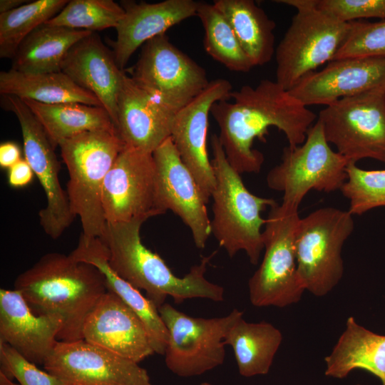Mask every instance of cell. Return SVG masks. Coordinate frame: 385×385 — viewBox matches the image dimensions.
Here are the masks:
<instances>
[{"label":"cell","instance_id":"f546056e","mask_svg":"<svg viewBox=\"0 0 385 385\" xmlns=\"http://www.w3.org/2000/svg\"><path fill=\"white\" fill-rule=\"evenodd\" d=\"M22 100L39 121L55 148L63 140L84 132H117L108 113L102 106L78 103L46 104Z\"/></svg>","mask_w":385,"mask_h":385},{"label":"cell","instance_id":"f1b7e54d","mask_svg":"<svg viewBox=\"0 0 385 385\" xmlns=\"http://www.w3.org/2000/svg\"><path fill=\"white\" fill-rule=\"evenodd\" d=\"M282 341L281 332L272 324L248 322L242 315L230 328L224 343L232 346L240 375L252 377L269 372Z\"/></svg>","mask_w":385,"mask_h":385},{"label":"cell","instance_id":"277c9868","mask_svg":"<svg viewBox=\"0 0 385 385\" xmlns=\"http://www.w3.org/2000/svg\"><path fill=\"white\" fill-rule=\"evenodd\" d=\"M210 140L215 177L211 234L230 257L244 251L255 265L264 250L262 227L266 219L261 214L276 201L252 194L228 162L218 135L212 134Z\"/></svg>","mask_w":385,"mask_h":385},{"label":"cell","instance_id":"d590c367","mask_svg":"<svg viewBox=\"0 0 385 385\" xmlns=\"http://www.w3.org/2000/svg\"><path fill=\"white\" fill-rule=\"evenodd\" d=\"M1 370L20 385H67L57 376L41 370L8 344L0 340Z\"/></svg>","mask_w":385,"mask_h":385},{"label":"cell","instance_id":"d6986e66","mask_svg":"<svg viewBox=\"0 0 385 385\" xmlns=\"http://www.w3.org/2000/svg\"><path fill=\"white\" fill-rule=\"evenodd\" d=\"M81 337L138 364L155 354L141 319L116 294L108 290L86 318Z\"/></svg>","mask_w":385,"mask_h":385},{"label":"cell","instance_id":"e0dca14e","mask_svg":"<svg viewBox=\"0 0 385 385\" xmlns=\"http://www.w3.org/2000/svg\"><path fill=\"white\" fill-rule=\"evenodd\" d=\"M232 89V84L226 79L210 81L198 96L177 112L173 123L172 140L207 202L215 187L213 168L207 150L209 114L214 103L230 99Z\"/></svg>","mask_w":385,"mask_h":385},{"label":"cell","instance_id":"1f68e13d","mask_svg":"<svg viewBox=\"0 0 385 385\" xmlns=\"http://www.w3.org/2000/svg\"><path fill=\"white\" fill-rule=\"evenodd\" d=\"M67 0H36L0 14V57L13 59L23 41L57 15Z\"/></svg>","mask_w":385,"mask_h":385},{"label":"cell","instance_id":"4316f807","mask_svg":"<svg viewBox=\"0 0 385 385\" xmlns=\"http://www.w3.org/2000/svg\"><path fill=\"white\" fill-rule=\"evenodd\" d=\"M0 93L46 104L78 103L102 106L94 94L62 71L24 73L12 68L1 71Z\"/></svg>","mask_w":385,"mask_h":385},{"label":"cell","instance_id":"484cf974","mask_svg":"<svg viewBox=\"0 0 385 385\" xmlns=\"http://www.w3.org/2000/svg\"><path fill=\"white\" fill-rule=\"evenodd\" d=\"M214 6L232 27L254 66L270 62L275 53V22L252 0H215Z\"/></svg>","mask_w":385,"mask_h":385},{"label":"cell","instance_id":"ba28073f","mask_svg":"<svg viewBox=\"0 0 385 385\" xmlns=\"http://www.w3.org/2000/svg\"><path fill=\"white\" fill-rule=\"evenodd\" d=\"M299 218L297 208L277 202L270 207L263 230V259L248 282L253 306L283 308L301 299L305 289L297 272L294 249Z\"/></svg>","mask_w":385,"mask_h":385},{"label":"cell","instance_id":"d4e9b609","mask_svg":"<svg viewBox=\"0 0 385 385\" xmlns=\"http://www.w3.org/2000/svg\"><path fill=\"white\" fill-rule=\"evenodd\" d=\"M324 361L327 376L344 379L359 369L371 373L385 385V335L371 332L349 317Z\"/></svg>","mask_w":385,"mask_h":385},{"label":"cell","instance_id":"5b68a950","mask_svg":"<svg viewBox=\"0 0 385 385\" xmlns=\"http://www.w3.org/2000/svg\"><path fill=\"white\" fill-rule=\"evenodd\" d=\"M58 146L68 171L70 207L80 219L81 235L100 237L106 224L102 204L104 181L125 144L115 131L95 130L66 139Z\"/></svg>","mask_w":385,"mask_h":385},{"label":"cell","instance_id":"e575fe53","mask_svg":"<svg viewBox=\"0 0 385 385\" xmlns=\"http://www.w3.org/2000/svg\"><path fill=\"white\" fill-rule=\"evenodd\" d=\"M349 36L334 59L351 56H385V19L351 21Z\"/></svg>","mask_w":385,"mask_h":385},{"label":"cell","instance_id":"83f0119b","mask_svg":"<svg viewBox=\"0 0 385 385\" xmlns=\"http://www.w3.org/2000/svg\"><path fill=\"white\" fill-rule=\"evenodd\" d=\"M91 33L43 24L21 43L11 68L24 73L61 71L62 61L71 48Z\"/></svg>","mask_w":385,"mask_h":385},{"label":"cell","instance_id":"7c38bea8","mask_svg":"<svg viewBox=\"0 0 385 385\" xmlns=\"http://www.w3.org/2000/svg\"><path fill=\"white\" fill-rule=\"evenodd\" d=\"M130 74L140 87L175 113L210 83L205 69L173 45L165 34L144 44Z\"/></svg>","mask_w":385,"mask_h":385},{"label":"cell","instance_id":"ab89813d","mask_svg":"<svg viewBox=\"0 0 385 385\" xmlns=\"http://www.w3.org/2000/svg\"><path fill=\"white\" fill-rule=\"evenodd\" d=\"M29 1L26 0H1L0 14L5 13L17 9Z\"/></svg>","mask_w":385,"mask_h":385},{"label":"cell","instance_id":"8992f818","mask_svg":"<svg viewBox=\"0 0 385 385\" xmlns=\"http://www.w3.org/2000/svg\"><path fill=\"white\" fill-rule=\"evenodd\" d=\"M275 1L297 9L275 48L276 82L290 91L305 76L334 59L349 36L351 24L318 9L317 0Z\"/></svg>","mask_w":385,"mask_h":385},{"label":"cell","instance_id":"7bdbcfd3","mask_svg":"<svg viewBox=\"0 0 385 385\" xmlns=\"http://www.w3.org/2000/svg\"><path fill=\"white\" fill-rule=\"evenodd\" d=\"M356 385H361V384H356Z\"/></svg>","mask_w":385,"mask_h":385},{"label":"cell","instance_id":"60d3db41","mask_svg":"<svg viewBox=\"0 0 385 385\" xmlns=\"http://www.w3.org/2000/svg\"><path fill=\"white\" fill-rule=\"evenodd\" d=\"M0 385H20L19 383H15L11 379L9 378L4 373L0 371Z\"/></svg>","mask_w":385,"mask_h":385},{"label":"cell","instance_id":"2e32d148","mask_svg":"<svg viewBox=\"0 0 385 385\" xmlns=\"http://www.w3.org/2000/svg\"><path fill=\"white\" fill-rule=\"evenodd\" d=\"M158 203L188 227L197 248L202 250L211 235L207 203L192 173L183 163L172 140H165L153 153Z\"/></svg>","mask_w":385,"mask_h":385},{"label":"cell","instance_id":"6da1fadb","mask_svg":"<svg viewBox=\"0 0 385 385\" xmlns=\"http://www.w3.org/2000/svg\"><path fill=\"white\" fill-rule=\"evenodd\" d=\"M210 113L219 127L226 158L240 175L261 170L264 155L252 145L256 138L265 141L270 127L282 131L293 148L304 142L316 118L289 91L268 79L255 87L246 85L232 91L230 99L213 104Z\"/></svg>","mask_w":385,"mask_h":385},{"label":"cell","instance_id":"f35d334b","mask_svg":"<svg viewBox=\"0 0 385 385\" xmlns=\"http://www.w3.org/2000/svg\"><path fill=\"white\" fill-rule=\"evenodd\" d=\"M21 160V150L16 143L8 141L0 145V165L1 168L9 169Z\"/></svg>","mask_w":385,"mask_h":385},{"label":"cell","instance_id":"ffe728a7","mask_svg":"<svg viewBox=\"0 0 385 385\" xmlns=\"http://www.w3.org/2000/svg\"><path fill=\"white\" fill-rule=\"evenodd\" d=\"M175 111L123 75L117 101V133L125 145L153 153L171 135Z\"/></svg>","mask_w":385,"mask_h":385},{"label":"cell","instance_id":"5bb4252c","mask_svg":"<svg viewBox=\"0 0 385 385\" xmlns=\"http://www.w3.org/2000/svg\"><path fill=\"white\" fill-rule=\"evenodd\" d=\"M102 204L106 222H145L163 215L153 153L125 145L106 177Z\"/></svg>","mask_w":385,"mask_h":385},{"label":"cell","instance_id":"ac0fdd59","mask_svg":"<svg viewBox=\"0 0 385 385\" xmlns=\"http://www.w3.org/2000/svg\"><path fill=\"white\" fill-rule=\"evenodd\" d=\"M381 87H385V56H351L331 61L289 91L306 106H327Z\"/></svg>","mask_w":385,"mask_h":385},{"label":"cell","instance_id":"52a82bcc","mask_svg":"<svg viewBox=\"0 0 385 385\" xmlns=\"http://www.w3.org/2000/svg\"><path fill=\"white\" fill-rule=\"evenodd\" d=\"M354 228L353 215L332 207L299 218L294 249L297 272L305 290L323 297L338 284L344 273L342 247Z\"/></svg>","mask_w":385,"mask_h":385},{"label":"cell","instance_id":"30bf717a","mask_svg":"<svg viewBox=\"0 0 385 385\" xmlns=\"http://www.w3.org/2000/svg\"><path fill=\"white\" fill-rule=\"evenodd\" d=\"M317 120L327 142L349 163L372 158L385 163V87L335 101Z\"/></svg>","mask_w":385,"mask_h":385},{"label":"cell","instance_id":"74e56055","mask_svg":"<svg viewBox=\"0 0 385 385\" xmlns=\"http://www.w3.org/2000/svg\"><path fill=\"white\" fill-rule=\"evenodd\" d=\"M34 171L24 159H21L9 168L8 183L14 188H22L29 185L33 180Z\"/></svg>","mask_w":385,"mask_h":385},{"label":"cell","instance_id":"cb8c5ba5","mask_svg":"<svg viewBox=\"0 0 385 385\" xmlns=\"http://www.w3.org/2000/svg\"><path fill=\"white\" fill-rule=\"evenodd\" d=\"M70 255L78 261L93 265L102 273L107 289L116 294L144 324L155 353L165 354L168 332L158 308L139 289L112 270L108 262L106 248L101 240L81 235L76 247Z\"/></svg>","mask_w":385,"mask_h":385},{"label":"cell","instance_id":"7a4b0ae2","mask_svg":"<svg viewBox=\"0 0 385 385\" xmlns=\"http://www.w3.org/2000/svg\"><path fill=\"white\" fill-rule=\"evenodd\" d=\"M145 222H106L99 237L108 254L112 270L135 288L143 290L158 308L168 297L176 303L185 299L202 298L213 302L224 300V288L205 277L207 267L216 252L202 257L189 272L176 276L158 254L142 242L140 228Z\"/></svg>","mask_w":385,"mask_h":385},{"label":"cell","instance_id":"836d02e7","mask_svg":"<svg viewBox=\"0 0 385 385\" xmlns=\"http://www.w3.org/2000/svg\"><path fill=\"white\" fill-rule=\"evenodd\" d=\"M347 178L340 189L349 200V211L361 215L375 207L385 206V170H363L349 163Z\"/></svg>","mask_w":385,"mask_h":385},{"label":"cell","instance_id":"7402d4cb","mask_svg":"<svg viewBox=\"0 0 385 385\" xmlns=\"http://www.w3.org/2000/svg\"><path fill=\"white\" fill-rule=\"evenodd\" d=\"M197 4L198 1L193 0H165L158 3L121 1L125 14L115 28V41H111L119 68L124 70L131 56L142 44L196 16Z\"/></svg>","mask_w":385,"mask_h":385},{"label":"cell","instance_id":"b9f144b4","mask_svg":"<svg viewBox=\"0 0 385 385\" xmlns=\"http://www.w3.org/2000/svg\"><path fill=\"white\" fill-rule=\"evenodd\" d=\"M199 385H212V384H209L207 382H204V383L200 384Z\"/></svg>","mask_w":385,"mask_h":385},{"label":"cell","instance_id":"603a6c76","mask_svg":"<svg viewBox=\"0 0 385 385\" xmlns=\"http://www.w3.org/2000/svg\"><path fill=\"white\" fill-rule=\"evenodd\" d=\"M61 71L98 98L115 127L117 101L125 71L119 68L113 51L99 36L93 32L75 43L62 61Z\"/></svg>","mask_w":385,"mask_h":385},{"label":"cell","instance_id":"44dd1931","mask_svg":"<svg viewBox=\"0 0 385 385\" xmlns=\"http://www.w3.org/2000/svg\"><path fill=\"white\" fill-rule=\"evenodd\" d=\"M63 324L58 315L34 312L16 289H0V340L32 363L44 364Z\"/></svg>","mask_w":385,"mask_h":385},{"label":"cell","instance_id":"3957f363","mask_svg":"<svg viewBox=\"0 0 385 385\" xmlns=\"http://www.w3.org/2000/svg\"><path fill=\"white\" fill-rule=\"evenodd\" d=\"M14 287L36 314L62 317L58 336L61 342L82 339L86 318L108 291L104 277L96 267L58 252L43 255L18 275Z\"/></svg>","mask_w":385,"mask_h":385},{"label":"cell","instance_id":"8d00e7d4","mask_svg":"<svg viewBox=\"0 0 385 385\" xmlns=\"http://www.w3.org/2000/svg\"><path fill=\"white\" fill-rule=\"evenodd\" d=\"M316 7L342 22L385 19V0H317Z\"/></svg>","mask_w":385,"mask_h":385},{"label":"cell","instance_id":"d6a6232c","mask_svg":"<svg viewBox=\"0 0 385 385\" xmlns=\"http://www.w3.org/2000/svg\"><path fill=\"white\" fill-rule=\"evenodd\" d=\"M125 11L113 0H71L45 24L91 32L116 28Z\"/></svg>","mask_w":385,"mask_h":385},{"label":"cell","instance_id":"9a60e30c","mask_svg":"<svg viewBox=\"0 0 385 385\" xmlns=\"http://www.w3.org/2000/svg\"><path fill=\"white\" fill-rule=\"evenodd\" d=\"M43 366L67 385H152L138 363L83 339L58 341Z\"/></svg>","mask_w":385,"mask_h":385},{"label":"cell","instance_id":"4fadbf2b","mask_svg":"<svg viewBox=\"0 0 385 385\" xmlns=\"http://www.w3.org/2000/svg\"><path fill=\"white\" fill-rule=\"evenodd\" d=\"M1 105L13 112L19 123L25 160L45 192L46 205L38 212L40 225L51 238L56 240L71 225V212L67 193L59 180L60 163L55 148L43 128L24 101L15 96L3 95Z\"/></svg>","mask_w":385,"mask_h":385},{"label":"cell","instance_id":"4dcf8cb0","mask_svg":"<svg viewBox=\"0 0 385 385\" xmlns=\"http://www.w3.org/2000/svg\"><path fill=\"white\" fill-rule=\"evenodd\" d=\"M196 16L204 29L203 46L214 60L235 72H249L253 67L232 27L213 4H197Z\"/></svg>","mask_w":385,"mask_h":385},{"label":"cell","instance_id":"8fae6325","mask_svg":"<svg viewBox=\"0 0 385 385\" xmlns=\"http://www.w3.org/2000/svg\"><path fill=\"white\" fill-rule=\"evenodd\" d=\"M158 311L168 332L165 364L180 377L200 376L222 364L225 335L243 315L234 309L222 317H194L166 302Z\"/></svg>","mask_w":385,"mask_h":385},{"label":"cell","instance_id":"9c48e42d","mask_svg":"<svg viewBox=\"0 0 385 385\" xmlns=\"http://www.w3.org/2000/svg\"><path fill=\"white\" fill-rule=\"evenodd\" d=\"M347 159L333 150L317 121L308 130L304 142L284 148L279 164L267 175V186L283 193L282 205L297 208L312 190L329 193L346 182Z\"/></svg>","mask_w":385,"mask_h":385}]
</instances>
